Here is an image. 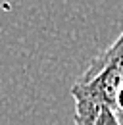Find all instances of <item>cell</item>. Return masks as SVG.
Returning a JSON list of instances; mask_svg holds the SVG:
<instances>
[{
	"label": "cell",
	"mask_w": 123,
	"mask_h": 125,
	"mask_svg": "<svg viewBox=\"0 0 123 125\" xmlns=\"http://www.w3.org/2000/svg\"><path fill=\"white\" fill-rule=\"evenodd\" d=\"M123 87V31L115 42L92 58L83 75L71 87L75 102L73 125H96L102 110H115V98Z\"/></svg>",
	"instance_id": "1"
},
{
	"label": "cell",
	"mask_w": 123,
	"mask_h": 125,
	"mask_svg": "<svg viewBox=\"0 0 123 125\" xmlns=\"http://www.w3.org/2000/svg\"><path fill=\"white\" fill-rule=\"evenodd\" d=\"M115 114L117 115H123V87L117 93V98H115Z\"/></svg>",
	"instance_id": "3"
},
{
	"label": "cell",
	"mask_w": 123,
	"mask_h": 125,
	"mask_svg": "<svg viewBox=\"0 0 123 125\" xmlns=\"http://www.w3.org/2000/svg\"><path fill=\"white\" fill-rule=\"evenodd\" d=\"M119 121H121V125H123V115H119Z\"/></svg>",
	"instance_id": "4"
},
{
	"label": "cell",
	"mask_w": 123,
	"mask_h": 125,
	"mask_svg": "<svg viewBox=\"0 0 123 125\" xmlns=\"http://www.w3.org/2000/svg\"><path fill=\"white\" fill-rule=\"evenodd\" d=\"M96 125H121V121H119V115L115 114V110L106 108V110H102Z\"/></svg>",
	"instance_id": "2"
}]
</instances>
